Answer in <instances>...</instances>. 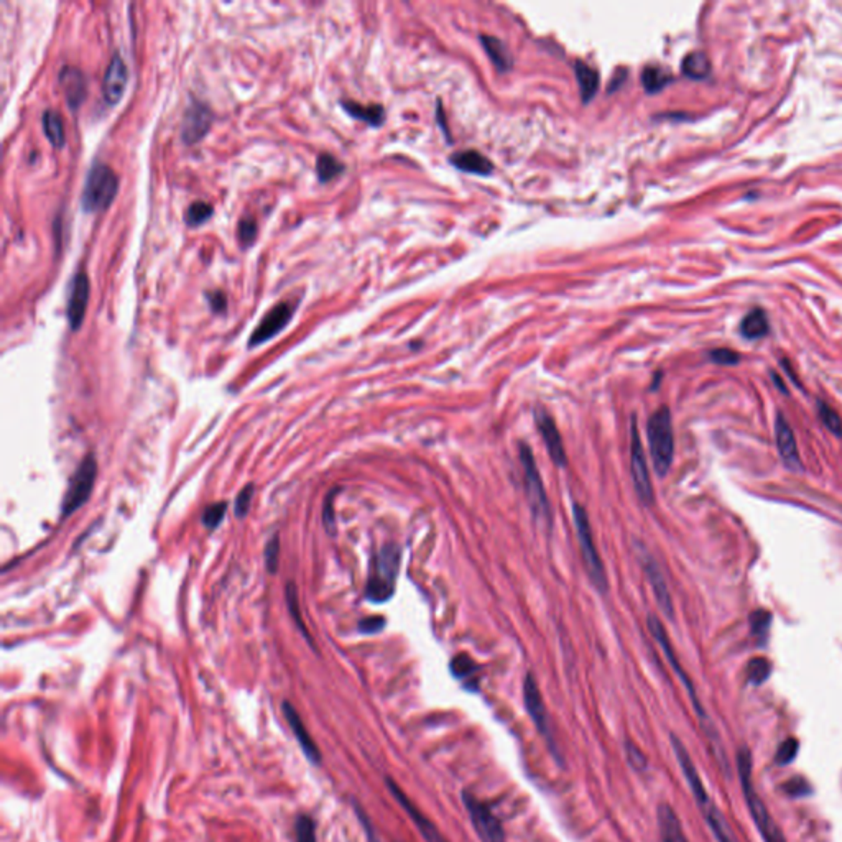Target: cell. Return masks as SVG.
Masks as SVG:
<instances>
[{
    "mask_svg": "<svg viewBox=\"0 0 842 842\" xmlns=\"http://www.w3.org/2000/svg\"><path fill=\"white\" fill-rule=\"evenodd\" d=\"M671 745L673 750H675L676 759H678L681 770H683L686 782L689 785L691 793L694 794L696 803H698L699 810L703 813V818L706 822H708V826L711 827L714 837H716L717 842H737L731 826H729V822L726 821V818L722 816V813L719 811V808L714 804L713 799L709 798L708 792H706L703 780H701L698 770H696L693 760H691L689 754L686 752L685 745L681 744V741L676 736H671Z\"/></svg>",
    "mask_w": 842,
    "mask_h": 842,
    "instance_id": "cell-1",
    "label": "cell"
},
{
    "mask_svg": "<svg viewBox=\"0 0 842 842\" xmlns=\"http://www.w3.org/2000/svg\"><path fill=\"white\" fill-rule=\"evenodd\" d=\"M59 84L71 109H78L86 97V79L74 66H64L59 73Z\"/></svg>",
    "mask_w": 842,
    "mask_h": 842,
    "instance_id": "cell-22",
    "label": "cell"
},
{
    "mask_svg": "<svg viewBox=\"0 0 842 842\" xmlns=\"http://www.w3.org/2000/svg\"><path fill=\"white\" fill-rule=\"evenodd\" d=\"M770 622H771V615L766 612V610H755L750 617L752 633L757 635V637H765L766 632H769V629H770Z\"/></svg>",
    "mask_w": 842,
    "mask_h": 842,
    "instance_id": "cell-45",
    "label": "cell"
},
{
    "mask_svg": "<svg viewBox=\"0 0 842 842\" xmlns=\"http://www.w3.org/2000/svg\"><path fill=\"white\" fill-rule=\"evenodd\" d=\"M451 163L461 171L472 173V175L489 176L493 171V164L487 157L479 153L477 150H463L451 157Z\"/></svg>",
    "mask_w": 842,
    "mask_h": 842,
    "instance_id": "cell-23",
    "label": "cell"
},
{
    "mask_svg": "<svg viewBox=\"0 0 842 842\" xmlns=\"http://www.w3.org/2000/svg\"><path fill=\"white\" fill-rule=\"evenodd\" d=\"M647 622H648V629H650L652 635H653V637H655V640H657V642H658V645L661 647L663 653H665L666 660L670 661V665L673 666V670H675L676 675L680 676V680L683 681V685L686 686V689H688L689 698H691V701H693V706H694L696 713H698L699 719H701V721L704 722L706 719H708V717H706V713H704L703 706H701L699 699H698V696H696V691H694V686H693V683H691V680L688 678V675H686L683 668H681L680 661H678V658H676V655H675V652H673V647H671V643H670V638H668L666 630H665V627H663L661 620L658 619V617H655V615H648V620H647Z\"/></svg>",
    "mask_w": 842,
    "mask_h": 842,
    "instance_id": "cell-13",
    "label": "cell"
},
{
    "mask_svg": "<svg viewBox=\"0 0 842 842\" xmlns=\"http://www.w3.org/2000/svg\"><path fill=\"white\" fill-rule=\"evenodd\" d=\"M575 73L581 89V99L584 104H587L596 96L597 87H599V73L594 68H591L589 64L582 63V61H576Z\"/></svg>",
    "mask_w": 842,
    "mask_h": 842,
    "instance_id": "cell-27",
    "label": "cell"
},
{
    "mask_svg": "<svg viewBox=\"0 0 842 842\" xmlns=\"http://www.w3.org/2000/svg\"><path fill=\"white\" fill-rule=\"evenodd\" d=\"M630 472H632L633 487L640 502L647 507L652 505L653 486L650 479V470H648L645 451H643L635 418H632V428H630Z\"/></svg>",
    "mask_w": 842,
    "mask_h": 842,
    "instance_id": "cell-9",
    "label": "cell"
},
{
    "mask_svg": "<svg viewBox=\"0 0 842 842\" xmlns=\"http://www.w3.org/2000/svg\"><path fill=\"white\" fill-rule=\"evenodd\" d=\"M385 627V619L380 615H372V617H365L359 622V630L362 633H379Z\"/></svg>",
    "mask_w": 842,
    "mask_h": 842,
    "instance_id": "cell-48",
    "label": "cell"
},
{
    "mask_svg": "<svg viewBox=\"0 0 842 842\" xmlns=\"http://www.w3.org/2000/svg\"><path fill=\"white\" fill-rule=\"evenodd\" d=\"M211 124H213V114L208 107L199 102L191 104L186 109L185 120H183V140L188 145L199 142L208 134Z\"/></svg>",
    "mask_w": 842,
    "mask_h": 842,
    "instance_id": "cell-19",
    "label": "cell"
},
{
    "mask_svg": "<svg viewBox=\"0 0 842 842\" xmlns=\"http://www.w3.org/2000/svg\"><path fill=\"white\" fill-rule=\"evenodd\" d=\"M775 440H777L778 453H780V456H782L783 463L787 464V468H790V469L801 468V461H799V454H798L797 437H794L792 426H790L787 418H785L782 413H778L777 421H775Z\"/></svg>",
    "mask_w": 842,
    "mask_h": 842,
    "instance_id": "cell-20",
    "label": "cell"
},
{
    "mask_svg": "<svg viewBox=\"0 0 842 842\" xmlns=\"http://www.w3.org/2000/svg\"><path fill=\"white\" fill-rule=\"evenodd\" d=\"M334 496H336V492H329V496L326 497V502H324V509H323V521L324 526H326L328 533L334 535V531H336V517H334Z\"/></svg>",
    "mask_w": 842,
    "mask_h": 842,
    "instance_id": "cell-47",
    "label": "cell"
},
{
    "mask_svg": "<svg viewBox=\"0 0 842 842\" xmlns=\"http://www.w3.org/2000/svg\"><path fill=\"white\" fill-rule=\"evenodd\" d=\"M573 519H575L576 531H577V542L584 559V566L587 576L597 591L605 592L608 591V576H605L604 564L597 553V548L592 538V528L589 524V515L581 503H573Z\"/></svg>",
    "mask_w": 842,
    "mask_h": 842,
    "instance_id": "cell-6",
    "label": "cell"
},
{
    "mask_svg": "<svg viewBox=\"0 0 842 842\" xmlns=\"http://www.w3.org/2000/svg\"><path fill=\"white\" fill-rule=\"evenodd\" d=\"M342 171H344V164H342L336 157H332V155H329V153L319 155V158L316 162V173H318L319 181L321 183L331 181L336 176H339Z\"/></svg>",
    "mask_w": 842,
    "mask_h": 842,
    "instance_id": "cell-32",
    "label": "cell"
},
{
    "mask_svg": "<svg viewBox=\"0 0 842 842\" xmlns=\"http://www.w3.org/2000/svg\"><path fill=\"white\" fill-rule=\"evenodd\" d=\"M295 842H316L314 821L307 815L298 816L295 825Z\"/></svg>",
    "mask_w": 842,
    "mask_h": 842,
    "instance_id": "cell-38",
    "label": "cell"
},
{
    "mask_svg": "<svg viewBox=\"0 0 842 842\" xmlns=\"http://www.w3.org/2000/svg\"><path fill=\"white\" fill-rule=\"evenodd\" d=\"M524 703L526 711H528V716L531 717V721L538 729L540 734L547 738L549 747H553V741H552V732H549V724H548V714H547V708H545L542 693H540L538 685H536L535 676L528 673L526 675V678L524 681Z\"/></svg>",
    "mask_w": 842,
    "mask_h": 842,
    "instance_id": "cell-14",
    "label": "cell"
},
{
    "mask_svg": "<svg viewBox=\"0 0 842 842\" xmlns=\"http://www.w3.org/2000/svg\"><path fill=\"white\" fill-rule=\"evenodd\" d=\"M208 300H209L211 308H213L214 311L219 313L225 309V295L223 293V291H214V293L208 295Z\"/></svg>",
    "mask_w": 842,
    "mask_h": 842,
    "instance_id": "cell-50",
    "label": "cell"
},
{
    "mask_svg": "<svg viewBox=\"0 0 842 842\" xmlns=\"http://www.w3.org/2000/svg\"><path fill=\"white\" fill-rule=\"evenodd\" d=\"M658 827L661 842H688L680 818L670 804L663 803L658 806Z\"/></svg>",
    "mask_w": 842,
    "mask_h": 842,
    "instance_id": "cell-24",
    "label": "cell"
},
{
    "mask_svg": "<svg viewBox=\"0 0 842 842\" xmlns=\"http://www.w3.org/2000/svg\"><path fill=\"white\" fill-rule=\"evenodd\" d=\"M400 563H402V549L395 543L385 545L374 554L365 586L367 599L380 604L393 596Z\"/></svg>",
    "mask_w": 842,
    "mask_h": 842,
    "instance_id": "cell-2",
    "label": "cell"
},
{
    "mask_svg": "<svg viewBox=\"0 0 842 842\" xmlns=\"http://www.w3.org/2000/svg\"><path fill=\"white\" fill-rule=\"evenodd\" d=\"M741 332L747 339H759L769 332V318L764 309L755 308L745 314L741 323Z\"/></svg>",
    "mask_w": 842,
    "mask_h": 842,
    "instance_id": "cell-28",
    "label": "cell"
},
{
    "mask_svg": "<svg viewBox=\"0 0 842 842\" xmlns=\"http://www.w3.org/2000/svg\"><path fill=\"white\" fill-rule=\"evenodd\" d=\"M625 754H627L629 764L632 765L635 770L642 771L647 769V757L643 755L642 750H640L635 744H632L630 741L625 742Z\"/></svg>",
    "mask_w": 842,
    "mask_h": 842,
    "instance_id": "cell-46",
    "label": "cell"
},
{
    "mask_svg": "<svg viewBox=\"0 0 842 842\" xmlns=\"http://www.w3.org/2000/svg\"><path fill=\"white\" fill-rule=\"evenodd\" d=\"M213 216V206L204 201H196L186 211V223L190 225H199Z\"/></svg>",
    "mask_w": 842,
    "mask_h": 842,
    "instance_id": "cell-37",
    "label": "cell"
},
{
    "mask_svg": "<svg viewBox=\"0 0 842 842\" xmlns=\"http://www.w3.org/2000/svg\"><path fill=\"white\" fill-rule=\"evenodd\" d=\"M770 673H771V665H770V661L764 657L752 658V660L749 661V665H747V678H749L750 683L755 686L765 683V681L769 680Z\"/></svg>",
    "mask_w": 842,
    "mask_h": 842,
    "instance_id": "cell-33",
    "label": "cell"
},
{
    "mask_svg": "<svg viewBox=\"0 0 842 842\" xmlns=\"http://www.w3.org/2000/svg\"><path fill=\"white\" fill-rule=\"evenodd\" d=\"M673 81L671 73L658 64H648L642 71V84L648 94L660 92Z\"/></svg>",
    "mask_w": 842,
    "mask_h": 842,
    "instance_id": "cell-29",
    "label": "cell"
},
{
    "mask_svg": "<svg viewBox=\"0 0 842 842\" xmlns=\"http://www.w3.org/2000/svg\"><path fill=\"white\" fill-rule=\"evenodd\" d=\"M533 415L536 428H538L540 435L543 437L549 458H552V461L558 468H564L568 463L566 451H564L563 437L559 435L556 423H554L552 415H549L547 410H543V408H535Z\"/></svg>",
    "mask_w": 842,
    "mask_h": 842,
    "instance_id": "cell-15",
    "label": "cell"
},
{
    "mask_svg": "<svg viewBox=\"0 0 842 842\" xmlns=\"http://www.w3.org/2000/svg\"><path fill=\"white\" fill-rule=\"evenodd\" d=\"M253 492H255V486H253V484H247V486L239 492L237 498H235V515H237L239 519H244V517L248 514V510H251Z\"/></svg>",
    "mask_w": 842,
    "mask_h": 842,
    "instance_id": "cell-44",
    "label": "cell"
},
{
    "mask_svg": "<svg viewBox=\"0 0 842 842\" xmlns=\"http://www.w3.org/2000/svg\"><path fill=\"white\" fill-rule=\"evenodd\" d=\"M711 359L714 362H717V364L732 365V364H737L741 357H738L737 352H734L731 349H716L711 352Z\"/></svg>",
    "mask_w": 842,
    "mask_h": 842,
    "instance_id": "cell-49",
    "label": "cell"
},
{
    "mask_svg": "<svg viewBox=\"0 0 842 842\" xmlns=\"http://www.w3.org/2000/svg\"><path fill=\"white\" fill-rule=\"evenodd\" d=\"M283 714H285L286 722H288L290 729L295 734L296 741H298L300 747H301V749H303L304 755L308 757V760L313 762V764H319V760H321V755H319L318 747L313 742L311 736H309L307 726H304L303 721H301L300 714L296 713V709L293 708V704H290L288 701H285V703H283Z\"/></svg>",
    "mask_w": 842,
    "mask_h": 842,
    "instance_id": "cell-21",
    "label": "cell"
},
{
    "mask_svg": "<svg viewBox=\"0 0 842 842\" xmlns=\"http://www.w3.org/2000/svg\"><path fill=\"white\" fill-rule=\"evenodd\" d=\"M119 190V180L111 167L96 162L89 170L83 190V209L86 213H97L111 206Z\"/></svg>",
    "mask_w": 842,
    "mask_h": 842,
    "instance_id": "cell-5",
    "label": "cell"
},
{
    "mask_svg": "<svg viewBox=\"0 0 842 842\" xmlns=\"http://www.w3.org/2000/svg\"><path fill=\"white\" fill-rule=\"evenodd\" d=\"M681 69L691 79H704L711 73V61L703 51H693V53L685 56Z\"/></svg>",
    "mask_w": 842,
    "mask_h": 842,
    "instance_id": "cell-30",
    "label": "cell"
},
{
    "mask_svg": "<svg viewBox=\"0 0 842 842\" xmlns=\"http://www.w3.org/2000/svg\"><path fill=\"white\" fill-rule=\"evenodd\" d=\"M43 130L46 139H48V142L53 145L56 148H61L66 142L64 137V125H63V119H61V115L56 111H46L43 114Z\"/></svg>",
    "mask_w": 842,
    "mask_h": 842,
    "instance_id": "cell-31",
    "label": "cell"
},
{
    "mask_svg": "<svg viewBox=\"0 0 842 842\" xmlns=\"http://www.w3.org/2000/svg\"><path fill=\"white\" fill-rule=\"evenodd\" d=\"M237 235H239V241L244 247L252 246L253 241H255L257 237V223L255 219L251 218V216H247V218H242L241 223H239V229H237Z\"/></svg>",
    "mask_w": 842,
    "mask_h": 842,
    "instance_id": "cell-41",
    "label": "cell"
},
{
    "mask_svg": "<svg viewBox=\"0 0 842 842\" xmlns=\"http://www.w3.org/2000/svg\"><path fill=\"white\" fill-rule=\"evenodd\" d=\"M479 40H481L484 50L487 51L489 58L492 59V63L497 68V71H500V73L509 71V69L512 68V56L509 53V48H507V46L497 38V36L481 35L479 36Z\"/></svg>",
    "mask_w": 842,
    "mask_h": 842,
    "instance_id": "cell-25",
    "label": "cell"
},
{
    "mask_svg": "<svg viewBox=\"0 0 842 842\" xmlns=\"http://www.w3.org/2000/svg\"><path fill=\"white\" fill-rule=\"evenodd\" d=\"M818 412H820L821 421L825 423V426L827 428V430H829L832 435L842 436V421H841L839 415H837L832 408L822 405V403L820 405V408H818Z\"/></svg>",
    "mask_w": 842,
    "mask_h": 842,
    "instance_id": "cell-43",
    "label": "cell"
},
{
    "mask_svg": "<svg viewBox=\"0 0 842 842\" xmlns=\"http://www.w3.org/2000/svg\"><path fill=\"white\" fill-rule=\"evenodd\" d=\"M798 750H799V742L797 741V738L790 737L780 744L778 750H777V757H775V762L782 766L792 764V762L797 759Z\"/></svg>",
    "mask_w": 842,
    "mask_h": 842,
    "instance_id": "cell-39",
    "label": "cell"
},
{
    "mask_svg": "<svg viewBox=\"0 0 842 842\" xmlns=\"http://www.w3.org/2000/svg\"><path fill=\"white\" fill-rule=\"evenodd\" d=\"M647 436L653 469L658 476L665 477L675 454V433H673L670 408L661 407L653 412L647 423Z\"/></svg>",
    "mask_w": 842,
    "mask_h": 842,
    "instance_id": "cell-4",
    "label": "cell"
},
{
    "mask_svg": "<svg viewBox=\"0 0 842 842\" xmlns=\"http://www.w3.org/2000/svg\"><path fill=\"white\" fill-rule=\"evenodd\" d=\"M479 670V665L476 661L472 660L469 655H465V653H461V655L454 657L453 661H451V673H453V676L459 680L468 678V676L474 675Z\"/></svg>",
    "mask_w": 842,
    "mask_h": 842,
    "instance_id": "cell-36",
    "label": "cell"
},
{
    "mask_svg": "<svg viewBox=\"0 0 842 842\" xmlns=\"http://www.w3.org/2000/svg\"><path fill=\"white\" fill-rule=\"evenodd\" d=\"M285 596H286V605H288L290 615H291V617H293L296 627H298L301 630V632L304 633V637H307L309 640V633H308V630H307V625H304L303 619H301V614H300L298 594H296V587H295L293 582H288V584H286Z\"/></svg>",
    "mask_w": 842,
    "mask_h": 842,
    "instance_id": "cell-34",
    "label": "cell"
},
{
    "mask_svg": "<svg viewBox=\"0 0 842 842\" xmlns=\"http://www.w3.org/2000/svg\"><path fill=\"white\" fill-rule=\"evenodd\" d=\"M737 766H738V777H741V785L744 797L749 804V810L754 820L757 829L760 831L762 837L765 842H787L783 832L778 829L777 822L771 818L769 808L762 801L759 794L755 792L754 780H752V755L749 749H742L737 755Z\"/></svg>",
    "mask_w": 842,
    "mask_h": 842,
    "instance_id": "cell-3",
    "label": "cell"
},
{
    "mask_svg": "<svg viewBox=\"0 0 842 842\" xmlns=\"http://www.w3.org/2000/svg\"><path fill=\"white\" fill-rule=\"evenodd\" d=\"M783 792L793 798H801L811 794L813 788L806 778L793 777L792 780H788L787 783H783Z\"/></svg>",
    "mask_w": 842,
    "mask_h": 842,
    "instance_id": "cell-42",
    "label": "cell"
},
{
    "mask_svg": "<svg viewBox=\"0 0 842 842\" xmlns=\"http://www.w3.org/2000/svg\"><path fill=\"white\" fill-rule=\"evenodd\" d=\"M127 66L119 53L112 56L109 66H107L104 79H102V96L107 101V104L114 106L124 96L127 86Z\"/></svg>",
    "mask_w": 842,
    "mask_h": 842,
    "instance_id": "cell-17",
    "label": "cell"
},
{
    "mask_svg": "<svg viewBox=\"0 0 842 842\" xmlns=\"http://www.w3.org/2000/svg\"><path fill=\"white\" fill-rule=\"evenodd\" d=\"M520 463L524 465V479H525V492L526 500L530 503V510L538 521L549 524L552 521V509H549V502L547 491H545L542 476H540L538 465L531 453L530 446L526 443L519 444Z\"/></svg>",
    "mask_w": 842,
    "mask_h": 842,
    "instance_id": "cell-7",
    "label": "cell"
},
{
    "mask_svg": "<svg viewBox=\"0 0 842 842\" xmlns=\"http://www.w3.org/2000/svg\"><path fill=\"white\" fill-rule=\"evenodd\" d=\"M463 801L469 813L470 822L482 842H505V832H503L500 821L493 816L487 804L479 801L474 794L468 792L463 793Z\"/></svg>",
    "mask_w": 842,
    "mask_h": 842,
    "instance_id": "cell-10",
    "label": "cell"
},
{
    "mask_svg": "<svg viewBox=\"0 0 842 842\" xmlns=\"http://www.w3.org/2000/svg\"><path fill=\"white\" fill-rule=\"evenodd\" d=\"M89 300V280L84 272H78L73 276L71 283H69V296H68V321L73 331L81 328L84 321V314H86Z\"/></svg>",
    "mask_w": 842,
    "mask_h": 842,
    "instance_id": "cell-16",
    "label": "cell"
},
{
    "mask_svg": "<svg viewBox=\"0 0 842 842\" xmlns=\"http://www.w3.org/2000/svg\"><path fill=\"white\" fill-rule=\"evenodd\" d=\"M97 477V461L92 454H87L78 465L76 472L69 482L68 492H66L64 500L61 503V517H69L74 512L81 509L91 497L94 482Z\"/></svg>",
    "mask_w": 842,
    "mask_h": 842,
    "instance_id": "cell-8",
    "label": "cell"
},
{
    "mask_svg": "<svg viewBox=\"0 0 842 842\" xmlns=\"http://www.w3.org/2000/svg\"><path fill=\"white\" fill-rule=\"evenodd\" d=\"M625 78H627V69H624V68H617V69H615L614 78H612V81H610V84H609L608 91L609 92L617 91V89L625 83Z\"/></svg>",
    "mask_w": 842,
    "mask_h": 842,
    "instance_id": "cell-51",
    "label": "cell"
},
{
    "mask_svg": "<svg viewBox=\"0 0 842 842\" xmlns=\"http://www.w3.org/2000/svg\"><path fill=\"white\" fill-rule=\"evenodd\" d=\"M295 309L296 303H291V301H281V303L272 308L270 311L263 316L262 321L258 323L255 331L252 332L251 339H248V347L260 346L263 342L270 341L272 337H275L276 334L283 331L286 324L290 323V319L293 318Z\"/></svg>",
    "mask_w": 842,
    "mask_h": 842,
    "instance_id": "cell-12",
    "label": "cell"
},
{
    "mask_svg": "<svg viewBox=\"0 0 842 842\" xmlns=\"http://www.w3.org/2000/svg\"><path fill=\"white\" fill-rule=\"evenodd\" d=\"M633 548H635V553H637L640 564H642L643 571H645L647 580L650 581L658 608L661 609V612L665 614L668 619H673V615H675V608H673L671 594H670V591H668L666 580H665V576H663L660 564L657 563V559L652 556V553L648 552V549L645 548V545H643L642 542H635Z\"/></svg>",
    "mask_w": 842,
    "mask_h": 842,
    "instance_id": "cell-11",
    "label": "cell"
},
{
    "mask_svg": "<svg viewBox=\"0 0 842 842\" xmlns=\"http://www.w3.org/2000/svg\"><path fill=\"white\" fill-rule=\"evenodd\" d=\"M263 556H265V566L268 569V573H270V575H275L276 569H279V558H280V536L279 535H274L270 540H268Z\"/></svg>",
    "mask_w": 842,
    "mask_h": 842,
    "instance_id": "cell-40",
    "label": "cell"
},
{
    "mask_svg": "<svg viewBox=\"0 0 842 842\" xmlns=\"http://www.w3.org/2000/svg\"><path fill=\"white\" fill-rule=\"evenodd\" d=\"M225 512H227V502L213 503V505L206 507V510L203 512V517H201V521H203V525L208 530H216L220 524H223Z\"/></svg>",
    "mask_w": 842,
    "mask_h": 842,
    "instance_id": "cell-35",
    "label": "cell"
},
{
    "mask_svg": "<svg viewBox=\"0 0 842 842\" xmlns=\"http://www.w3.org/2000/svg\"><path fill=\"white\" fill-rule=\"evenodd\" d=\"M341 106L344 107V111L347 112V114L354 117V119L364 120L372 127L382 125L385 120V111H384V107L379 104L362 106V104H359V102H354V101H341Z\"/></svg>",
    "mask_w": 842,
    "mask_h": 842,
    "instance_id": "cell-26",
    "label": "cell"
},
{
    "mask_svg": "<svg viewBox=\"0 0 842 842\" xmlns=\"http://www.w3.org/2000/svg\"><path fill=\"white\" fill-rule=\"evenodd\" d=\"M385 782H387V787L390 790V793H392L393 797H395V799H397V801L400 803V806H402L403 810H405L408 813V815H410L412 821L415 822L416 827H418V829H420L421 836L425 837L426 842H448V841L444 839L443 836H441V832L436 829L435 825H433V822L430 820H428V818H425V816L421 815L420 811H418V808L410 801V799L407 798V794L398 788V785L395 783L393 780L387 778V780H385Z\"/></svg>",
    "mask_w": 842,
    "mask_h": 842,
    "instance_id": "cell-18",
    "label": "cell"
}]
</instances>
